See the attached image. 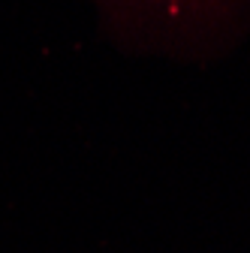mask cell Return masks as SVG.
<instances>
[{
    "instance_id": "cell-1",
    "label": "cell",
    "mask_w": 250,
    "mask_h": 253,
    "mask_svg": "<svg viewBox=\"0 0 250 253\" xmlns=\"http://www.w3.org/2000/svg\"><path fill=\"white\" fill-rule=\"evenodd\" d=\"M160 3L169 12H187V9H199L202 3H208V0H160Z\"/></svg>"
}]
</instances>
